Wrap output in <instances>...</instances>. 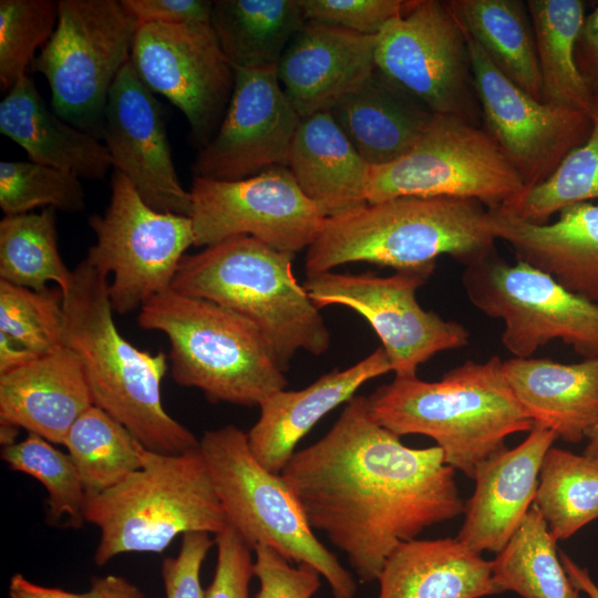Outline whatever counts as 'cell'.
Returning a JSON list of instances; mask_svg holds the SVG:
<instances>
[{"instance_id": "cell-32", "label": "cell", "mask_w": 598, "mask_h": 598, "mask_svg": "<svg viewBox=\"0 0 598 598\" xmlns=\"http://www.w3.org/2000/svg\"><path fill=\"white\" fill-rule=\"evenodd\" d=\"M543 102L592 116L596 100L576 61V45L586 18L580 0H528Z\"/></svg>"}, {"instance_id": "cell-11", "label": "cell", "mask_w": 598, "mask_h": 598, "mask_svg": "<svg viewBox=\"0 0 598 598\" xmlns=\"http://www.w3.org/2000/svg\"><path fill=\"white\" fill-rule=\"evenodd\" d=\"M89 225L96 243L85 259L106 276L113 311L140 310L154 296L172 288L186 250L194 246L188 216L152 208L131 181L117 169L111 174V196L103 215Z\"/></svg>"}, {"instance_id": "cell-42", "label": "cell", "mask_w": 598, "mask_h": 598, "mask_svg": "<svg viewBox=\"0 0 598 598\" xmlns=\"http://www.w3.org/2000/svg\"><path fill=\"white\" fill-rule=\"evenodd\" d=\"M403 0H301L307 21L362 35H378L394 17L404 12Z\"/></svg>"}, {"instance_id": "cell-6", "label": "cell", "mask_w": 598, "mask_h": 598, "mask_svg": "<svg viewBox=\"0 0 598 598\" xmlns=\"http://www.w3.org/2000/svg\"><path fill=\"white\" fill-rule=\"evenodd\" d=\"M137 323L167 337L174 381L213 403L259 406L288 384L256 326L217 303L169 288L142 306Z\"/></svg>"}, {"instance_id": "cell-5", "label": "cell", "mask_w": 598, "mask_h": 598, "mask_svg": "<svg viewBox=\"0 0 598 598\" xmlns=\"http://www.w3.org/2000/svg\"><path fill=\"white\" fill-rule=\"evenodd\" d=\"M295 254L240 235L186 254L172 282L175 291L217 303L262 333L283 371L296 352L313 355L330 346L319 308L292 271Z\"/></svg>"}, {"instance_id": "cell-18", "label": "cell", "mask_w": 598, "mask_h": 598, "mask_svg": "<svg viewBox=\"0 0 598 598\" xmlns=\"http://www.w3.org/2000/svg\"><path fill=\"white\" fill-rule=\"evenodd\" d=\"M234 70L227 111L214 137L198 150L193 177L231 182L287 167L301 117L281 87L277 66Z\"/></svg>"}, {"instance_id": "cell-29", "label": "cell", "mask_w": 598, "mask_h": 598, "mask_svg": "<svg viewBox=\"0 0 598 598\" xmlns=\"http://www.w3.org/2000/svg\"><path fill=\"white\" fill-rule=\"evenodd\" d=\"M0 132L20 145L29 161L79 178L102 179L113 168L104 143L50 110L28 75L0 103Z\"/></svg>"}, {"instance_id": "cell-46", "label": "cell", "mask_w": 598, "mask_h": 598, "mask_svg": "<svg viewBox=\"0 0 598 598\" xmlns=\"http://www.w3.org/2000/svg\"><path fill=\"white\" fill-rule=\"evenodd\" d=\"M124 11L137 27L145 23H210L213 1L206 0H121Z\"/></svg>"}, {"instance_id": "cell-2", "label": "cell", "mask_w": 598, "mask_h": 598, "mask_svg": "<svg viewBox=\"0 0 598 598\" xmlns=\"http://www.w3.org/2000/svg\"><path fill=\"white\" fill-rule=\"evenodd\" d=\"M107 276L85 258L63 293L64 341L78 357L93 405L123 424L148 451L179 454L199 440L164 409L167 355L134 347L117 330Z\"/></svg>"}, {"instance_id": "cell-53", "label": "cell", "mask_w": 598, "mask_h": 598, "mask_svg": "<svg viewBox=\"0 0 598 598\" xmlns=\"http://www.w3.org/2000/svg\"><path fill=\"white\" fill-rule=\"evenodd\" d=\"M18 426L8 423H1V443L3 446L16 443Z\"/></svg>"}, {"instance_id": "cell-27", "label": "cell", "mask_w": 598, "mask_h": 598, "mask_svg": "<svg viewBox=\"0 0 598 598\" xmlns=\"http://www.w3.org/2000/svg\"><path fill=\"white\" fill-rule=\"evenodd\" d=\"M287 167L300 189L326 217L368 204L370 165L328 111L301 118Z\"/></svg>"}, {"instance_id": "cell-25", "label": "cell", "mask_w": 598, "mask_h": 598, "mask_svg": "<svg viewBox=\"0 0 598 598\" xmlns=\"http://www.w3.org/2000/svg\"><path fill=\"white\" fill-rule=\"evenodd\" d=\"M504 375L534 425L579 443L598 421V358L564 364L546 358L503 361Z\"/></svg>"}, {"instance_id": "cell-38", "label": "cell", "mask_w": 598, "mask_h": 598, "mask_svg": "<svg viewBox=\"0 0 598 598\" xmlns=\"http://www.w3.org/2000/svg\"><path fill=\"white\" fill-rule=\"evenodd\" d=\"M1 458L11 470L28 474L44 486L48 523L59 522L65 516L70 526L80 528L83 525L86 495L68 453L29 433L23 441L3 446Z\"/></svg>"}, {"instance_id": "cell-10", "label": "cell", "mask_w": 598, "mask_h": 598, "mask_svg": "<svg viewBox=\"0 0 598 598\" xmlns=\"http://www.w3.org/2000/svg\"><path fill=\"white\" fill-rule=\"evenodd\" d=\"M525 188L485 130L454 115L433 113L406 154L370 166L368 203L402 196L455 197L496 209L508 207Z\"/></svg>"}, {"instance_id": "cell-13", "label": "cell", "mask_w": 598, "mask_h": 598, "mask_svg": "<svg viewBox=\"0 0 598 598\" xmlns=\"http://www.w3.org/2000/svg\"><path fill=\"white\" fill-rule=\"evenodd\" d=\"M375 66L432 113L476 125L467 37L446 1H410L377 35Z\"/></svg>"}, {"instance_id": "cell-28", "label": "cell", "mask_w": 598, "mask_h": 598, "mask_svg": "<svg viewBox=\"0 0 598 598\" xmlns=\"http://www.w3.org/2000/svg\"><path fill=\"white\" fill-rule=\"evenodd\" d=\"M377 580L378 598H482L498 594L492 560L456 537L400 544Z\"/></svg>"}, {"instance_id": "cell-20", "label": "cell", "mask_w": 598, "mask_h": 598, "mask_svg": "<svg viewBox=\"0 0 598 598\" xmlns=\"http://www.w3.org/2000/svg\"><path fill=\"white\" fill-rule=\"evenodd\" d=\"M556 434L534 425L526 439L481 462L475 488L464 506V522L456 538L472 550L501 551L535 501L538 476Z\"/></svg>"}, {"instance_id": "cell-40", "label": "cell", "mask_w": 598, "mask_h": 598, "mask_svg": "<svg viewBox=\"0 0 598 598\" xmlns=\"http://www.w3.org/2000/svg\"><path fill=\"white\" fill-rule=\"evenodd\" d=\"M78 176L32 161L0 162V207L4 216L51 207L78 213L85 193Z\"/></svg>"}, {"instance_id": "cell-47", "label": "cell", "mask_w": 598, "mask_h": 598, "mask_svg": "<svg viewBox=\"0 0 598 598\" xmlns=\"http://www.w3.org/2000/svg\"><path fill=\"white\" fill-rule=\"evenodd\" d=\"M576 61L598 103V4L586 14L576 45Z\"/></svg>"}, {"instance_id": "cell-39", "label": "cell", "mask_w": 598, "mask_h": 598, "mask_svg": "<svg viewBox=\"0 0 598 598\" xmlns=\"http://www.w3.org/2000/svg\"><path fill=\"white\" fill-rule=\"evenodd\" d=\"M0 333L37 357L63 348L61 289L37 291L0 280Z\"/></svg>"}, {"instance_id": "cell-14", "label": "cell", "mask_w": 598, "mask_h": 598, "mask_svg": "<svg viewBox=\"0 0 598 598\" xmlns=\"http://www.w3.org/2000/svg\"><path fill=\"white\" fill-rule=\"evenodd\" d=\"M434 268L402 269L386 277L327 271L307 276L302 285L319 309L340 305L362 316L381 340L395 378H413L430 358L465 347L470 338L461 323L417 302L416 291Z\"/></svg>"}, {"instance_id": "cell-33", "label": "cell", "mask_w": 598, "mask_h": 598, "mask_svg": "<svg viewBox=\"0 0 598 598\" xmlns=\"http://www.w3.org/2000/svg\"><path fill=\"white\" fill-rule=\"evenodd\" d=\"M548 526L535 504L520 526L492 560L498 594L522 598H581L569 579Z\"/></svg>"}, {"instance_id": "cell-52", "label": "cell", "mask_w": 598, "mask_h": 598, "mask_svg": "<svg viewBox=\"0 0 598 598\" xmlns=\"http://www.w3.org/2000/svg\"><path fill=\"white\" fill-rule=\"evenodd\" d=\"M584 454L598 460V421L587 434Z\"/></svg>"}, {"instance_id": "cell-50", "label": "cell", "mask_w": 598, "mask_h": 598, "mask_svg": "<svg viewBox=\"0 0 598 598\" xmlns=\"http://www.w3.org/2000/svg\"><path fill=\"white\" fill-rule=\"evenodd\" d=\"M39 357L27 351L20 344L0 333V374L23 365Z\"/></svg>"}, {"instance_id": "cell-23", "label": "cell", "mask_w": 598, "mask_h": 598, "mask_svg": "<svg viewBox=\"0 0 598 598\" xmlns=\"http://www.w3.org/2000/svg\"><path fill=\"white\" fill-rule=\"evenodd\" d=\"M392 371L382 347L355 364L334 369L298 391L280 390L260 404L257 422L247 433L255 458L280 474L301 439L331 410L347 403L365 382Z\"/></svg>"}, {"instance_id": "cell-45", "label": "cell", "mask_w": 598, "mask_h": 598, "mask_svg": "<svg viewBox=\"0 0 598 598\" xmlns=\"http://www.w3.org/2000/svg\"><path fill=\"white\" fill-rule=\"evenodd\" d=\"M214 544L215 540L204 532H190L182 536L178 554L166 557L162 563L165 598H205L200 569Z\"/></svg>"}, {"instance_id": "cell-26", "label": "cell", "mask_w": 598, "mask_h": 598, "mask_svg": "<svg viewBox=\"0 0 598 598\" xmlns=\"http://www.w3.org/2000/svg\"><path fill=\"white\" fill-rule=\"evenodd\" d=\"M328 112L370 166L385 165L406 154L433 115L377 68Z\"/></svg>"}, {"instance_id": "cell-34", "label": "cell", "mask_w": 598, "mask_h": 598, "mask_svg": "<svg viewBox=\"0 0 598 598\" xmlns=\"http://www.w3.org/2000/svg\"><path fill=\"white\" fill-rule=\"evenodd\" d=\"M54 208L41 213L4 216L0 221V280L32 290L54 282L65 293L73 270L64 264L58 246Z\"/></svg>"}, {"instance_id": "cell-37", "label": "cell", "mask_w": 598, "mask_h": 598, "mask_svg": "<svg viewBox=\"0 0 598 598\" xmlns=\"http://www.w3.org/2000/svg\"><path fill=\"white\" fill-rule=\"evenodd\" d=\"M592 128L580 146L569 152L544 182L525 190L505 212L533 224L544 225L561 209L598 198V103Z\"/></svg>"}, {"instance_id": "cell-12", "label": "cell", "mask_w": 598, "mask_h": 598, "mask_svg": "<svg viewBox=\"0 0 598 598\" xmlns=\"http://www.w3.org/2000/svg\"><path fill=\"white\" fill-rule=\"evenodd\" d=\"M462 283L476 309L504 322L502 343L514 357L529 358L559 339L585 359L598 358V303L540 270L493 252L466 265Z\"/></svg>"}, {"instance_id": "cell-4", "label": "cell", "mask_w": 598, "mask_h": 598, "mask_svg": "<svg viewBox=\"0 0 598 598\" xmlns=\"http://www.w3.org/2000/svg\"><path fill=\"white\" fill-rule=\"evenodd\" d=\"M485 206L474 199L402 196L327 217L307 248L306 276L349 262L395 270L435 265L447 255L465 266L493 252Z\"/></svg>"}, {"instance_id": "cell-22", "label": "cell", "mask_w": 598, "mask_h": 598, "mask_svg": "<svg viewBox=\"0 0 598 598\" xmlns=\"http://www.w3.org/2000/svg\"><path fill=\"white\" fill-rule=\"evenodd\" d=\"M495 239L509 244L517 261L551 277L568 291L598 303V205L579 203L550 224L523 220L502 208L487 209Z\"/></svg>"}, {"instance_id": "cell-36", "label": "cell", "mask_w": 598, "mask_h": 598, "mask_svg": "<svg viewBox=\"0 0 598 598\" xmlns=\"http://www.w3.org/2000/svg\"><path fill=\"white\" fill-rule=\"evenodd\" d=\"M86 497L95 496L142 467L143 445L130 431L92 405L73 423L63 444Z\"/></svg>"}, {"instance_id": "cell-3", "label": "cell", "mask_w": 598, "mask_h": 598, "mask_svg": "<svg viewBox=\"0 0 598 598\" xmlns=\"http://www.w3.org/2000/svg\"><path fill=\"white\" fill-rule=\"evenodd\" d=\"M368 403L381 426L400 437H431L445 463L472 480L481 462L506 448L509 435L534 426L497 355L483 363L467 360L435 382L394 378L371 393Z\"/></svg>"}, {"instance_id": "cell-31", "label": "cell", "mask_w": 598, "mask_h": 598, "mask_svg": "<svg viewBox=\"0 0 598 598\" xmlns=\"http://www.w3.org/2000/svg\"><path fill=\"white\" fill-rule=\"evenodd\" d=\"M466 34L493 64L536 100L543 101L533 25L519 0L446 1Z\"/></svg>"}, {"instance_id": "cell-48", "label": "cell", "mask_w": 598, "mask_h": 598, "mask_svg": "<svg viewBox=\"0 0 598 598\" xmlns=\"http://www.w3.org/2000/svg\"><path fill=\"white\" fill-rule=\"evenodd\" d=\"M87 598H145L142 590L121 576L93 577Z\"/></svg>"}, {"instance_id": "cell-41", "label": "cell", "mask_w": 598, "mask_h": 598, "mask_svg": "<svg viewBox=\"0 0 598 598\" xmlns=\"http://www.w3.org/2000/svg\"><path fill=\"white\" fill-rule=\"evenodd\" d=\"M59 4L52 0L0 1V83L9 92L47 44L58 21Z\"/></svg>"}, {"instance_id": "cell-35", "label": "cell", "mask_w": 598, "mask_h": 598, "mask_svg": "<svg viewBox=\"0 0 598 598\" xmlns=\"http://www.w3.org/2000/svg\"><path fill=\"white\" fill-rule=\"evenodd\" d=\"M534 504L557 542L598 519V460L551 446L540 466Z\"/></svg>"}, {"instance_id": "cell-1", "label": "cell", "mask_w": 598, "mask_h": 598, "mask_svg": "<svg viewBox=\"0 0 598 598\" xmlns=\"http://www.w3.org/2000/svg\"><path fill=\"white\" fill-rule=\"evenodd\" d=\"M280 476L308 524L343 551L362 582L425 528L464 512L455 470L439 446L414 448L381 426L354 395L332 427L296 451Z\"/></svg>"}, {"instance_id": "cell-19", "label": "cell", "mask_w": 598, "mask_h": 598, "mask_svg": "<svg viewBox=\"0 0 598 598\" xmlns=\"http://www.w3.org/2000/svg\"><path fill=\"white\" fill-rule=\"evenodd\" d=\"M101 138L113 169L125 175L152 208L190 214V194L176 172L162 105L128 61L106 103Z\"/></svg>"}, {"instance_id": "cell-24", "label": "cell", "mask_w": 598, "mask_h": 598, "mask_svg": "<svg viewBox=\"0 0 598 598\" xmlns=\"http://www.w3.org/2000/svg\"><path fill=\"white\" fill-rule=\"evenodd\" d=\"M93 405L81 363L63 348L0 374V421L52 444Z\"/></svg>"}, {"instance_id": "cell-17", "label": "cell", "mask_w": 598, "mask_h": 598, "mask_svg": "<svg viewBox=\"0 0 598 598\" xmlns=\"http://www.w3.org/2000/svg\"><path fill=\"white\" fill-rule=\"evenodd\" d=\"M474 87L485 131L522 177L526 188L548 178L564 157L587 141L588 114L536 100L488 59L466 34Z\"/></svg>"}, {"instance_id": "cell-15", "label": "cell", "mask_w": 598, "mask_h": 598, "mask_svg": "<svg viewBox=\"0 0 598 598\" xmlns=\"http://www.w3.org/2000/svg\"><path fill=\"white\" fill-rule=\"evenodd\" d=\"M189 194L197 247L247 235L296 255L315 241L327 218L286 166L231 182L193 177Z\"/></svg>"}, {"instance_id": "cell-51", "label": "cell", "mask_w": 598, "mask_h": 598, "mask_svg": "<svg viewBox=\"0 0 598 598\" xmlns=\"http://www.w3.org/2000/svg\"><path fill=\"white\" fill-rule=\"evenodd\" d=\"M559 557L573 585L588 598H598V586L590 577L588 569L580 567L563 551L559 553Z\"/></svg>"}, {"instance_id": "cell-7", "label": "cell", "mask_w": 598, "mask_h": 598, "mask_svg": "<svg viewBox=\"0 0 598 598\" xmlns=\"http://www.w3.org/2000/svg\"><path fill=\"white\" fill-rule=\"evenodd\" d=\"M141 456L140 470L85 499L84 520L100 530L99 566L125 553H162L178 535H216L228 526L199 446L179 454L143 446Z\"/></svg>"}, {"instance_id": "cell-9", "label": "cell", "mask_w": 598, "mask_h": 598, "mask_svg": "<svg viewBox=\"0 0 598 598\" xmlns=\"http://www.w3.org/2000/svg\"><path fill=\"white\" fill-rule=\"evenodd\" d=\"M52 37L31 63L54 113L101 140L111 87L131 60L137 23L116 0H59Z\"/></svg>"}, {"instance_id": "cell-21", "label": "cell", "mask_w": 598, "mask_h": 598, "mask_svg": "<svg viewBox=\"0 0 598 598\" xmlns=\"http://www.w3.org/2000/svg\"><path fill=\"white\" fill-rule=\"evenodd\" d=\"M377 35L306 21L277 64L281 87L301 118L329 111L375 70Z\"/></svg>"}, {"instance_id": "cell-8", "label": "cell", "mask_w": 598, "mask_h": 598, "mask_svg": "<svg viewBox=\"0 0 598 598\" xmlns=\"http://www.w3.org/2000/svg\"><path fill=\"white\" fill-rule=\"evenodd\" d=\"M199 450L207 464L227 525L254 551L271 547L296 565L315 568L333 598H353L357 582L315 535L290 488L252 455L247 433L228 424L206 431Z\"/></svg>"}, {"instance_id": "cell-49", "label": "cell", "mask_w": 598, "mask_h": 598, "mask_svg": "<svg viewBox=\"0 0 598 598\" xmlns=\"http://www.w3.org/2000/svg\"><path fill=\"white\" fill-rule=\"evenodd\" d=\"M9 598H87L85 592L37 585L21 574H14L9 582Z\"/></svg>"}, {"instance_id": "cell-16", "label": "cell", "mask_w": 598, "mask_h": 598, "mask_svg": "<svg viewBox=\"0 0 598 598\" xmlns=\"http://www.w3.org/2000/svg\"><path fill=\"white\" fill-rule=\"evenodd\" d=\"M130 61L153 93L185 115L190 143L203 148L216 134L235 84L210 23L141 24Z\"/></svg>"}, {"instance_id": "cell-30", "label": "cell", "mask_w": 598, "mask_h": 598, "mask_svg": "<svg viewBox=\"0 0 598 598\" xmlns=\"http://www.w3.org/2000/svg\"><path fill=\"white\" fill-rule=\"evenodd\" d=\"M301 0H216L210 25L231 66H277L306 23Z\"/></svg>"}, {"instance_id": "cell-44", "label": "cell", "mask_w": 598, "mask_h": 598, "mask_svg": "<svg viewBox=\"0 0 598 598\" xmlns=\"http://www.w3.org/2000/svg\"><path fill=\"white\" fill-rule=\"evenodd\" d=\"M217 560L205 598H250L254 576L252 550L229 526L215 535Z\"/></svg>"}, {"instance_id": "cell-43", "label": "cell", "mask_w": 598, "mask_h": 598, "mask_svg": "<svg viewBox=\"0 0 598 598\" xmlns=\"http://www.w3.org/2000/svg\"><path fill=\"white\" fill-rule=\"evenodd\" d=\"M254 576L259 590L254 598H312L321 586L320 574L308 565L293 566L271 547L255 549Z\"/></svg>"}]
</instances>
